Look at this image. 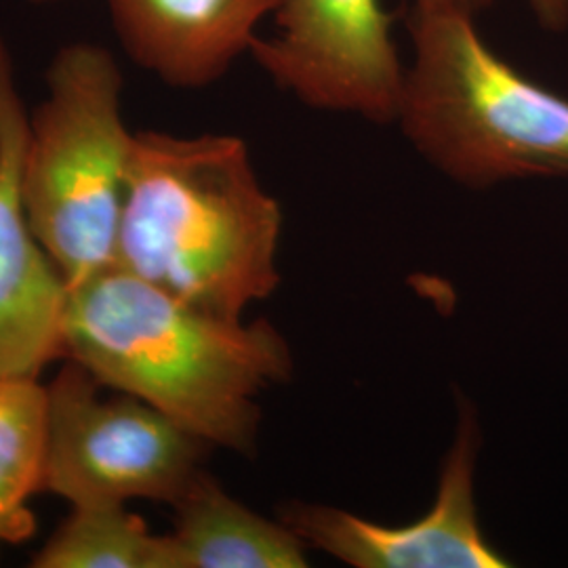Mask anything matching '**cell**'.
I'll use <instances>...</instances> for the list:
<instances>
[{
  "instance_id": "cell-1",
  "label": "cell",
  "mask_w": 568,
  "mask_h": 568,
  "mask_svg": "<svg viewBox=\"0 0 568 568\" xmlns=\"http://www.w3.org/2000/svg\"><path fill=\"white\" fill-rule=\"evenodd\" d=\"M65 358L241 455L257 445V398L293 373L288 342L272 323L209 314L116 265L70 286Z\"/></svg>"
},
{
  "instance_id": "cell-2",
  "label": "cell",
  "mask_w": 568,
  "mask_h": 568,
  "mask_svg": "<svg viewBox=\"0 0 568 568\" xmlns=\"http://www.w3.org/2000/svg\"><path fill=\"white\" fill-rule=\"evenodd\" d=\"M283 211L236 135L140 131L114 265L209 314L241 321L281 284Z\"/></svg>"
},
{
  "instance_id": "cell-3",
  "label": "cell",
  "mask_w": 568,
  "mask_h": 568,
  "mask_svg": "<svg viewBox=\"0 0 568 568\" xmlns=\"http://www.w3.org/2000/svg\"><path fill=\"white\" fill-rule=\"evenodd\" d=\"M474 13L415 0L413 58L396 122L436 171L459 185L568 175V100L530 81L480 37Z\"/></svg>"
},
{
  "instance_id": "cell-4",
  "label": "cell",
  "mask_w": 568,
  "mask_h": 568,
  "mask_svg": "<svg viewBox=\"0 0 568 568\" xmlns=\"http://www.w3.org/2000/svg\"><path fill=\"white\" fill-rule=\"evenodd\" d=\"M122 72L91 42L65 44L47 70V95L28 114L23 204L68 286L116 260L133 138L122 116Z\"/></svg>"
},
{
  "instance_id": "cell-5",
  "label": "cell",
  "mask_w": 568,
  "mask_h": 568,
  "mask_svg": "<svg viewBox=\"0 0 568 568\" xmlns=\"http://www.w3.org/2000/svg\"><path fill=\"white\" fill-rule=\"evenodd\" d=\"M103 389L68 358L44 386L41 493L70 506L135 499L173 506L203 474L213 447L163 410Z\"/></svg>"
},
{
  "instance_id": "cell-6",
  "label": "cell",
  "mask_w": 568,
  "mask_h": 568,
  "mask_svg": "<svg viewBox=\"0 0 568 568\" xmlns=\"http://www.w3.org/2000/svg\"><path fill=\"white\" fill-rule=\"evenodd\" d=\"M274 23L248 53L278 89L314 110L396 122L406 65L382 0H281Z\"/></svg>"
},
{
  "instance_id": "cell-7",
  "label": "cell",
  "mask_w": 568,
  "mask_h": 568,
  "mask_svg": "<svg viewBox=\"0 0 568 568\" xmlns=\"http://www.w3.org/2000/svg\"><path fill=\"white\" fill-rule=\"evenodd\" d=\"M480 426L476 410L459 408L455 438L443 459L426 516L387 527L347 509L291 501L278 518L307 549L354 568H506V556L488 544L476 506Z\"/></svg>"
},
{
  "instance_id": "cell-8",
  "label": "cell",
  "mask_w": 568,
  "mask_h": 568,
  "mask_svg": "<svg viewBox=\"0 0 568 568\" xmlns=\"http://www.w3.org/2000/svg\"><path fill=\"white\" fill-rule=\"evenodd\" d=\"M28 114L0 37V382H41L63 361L70 286L37 239L21 190Z\"/></svg>"
},
{
  "instance_id": "cell-9",
  "label": "cell",
  "mask_w": 568,
  "mask_h": 568,
  "mask_svg": "<svg viewBox=\"0 0 568 568\" xmlns=\"http://www.w3.org/2000/svg\"><path fill=\"white\" fill-rule=\"evenodd\" d=\"M126 55L173 89L220 81L281 0H105Z\"/></svg>"
},
{
  "instance_id": "cell-10",
  "label": "cell",
  "mask_w": 568,
  "mask_h": 568,
  "mask_svg": "<svg viewBox=\"0 0 568 568\" xmlns=\"http://www.w3.org/2000/svg\"><path fill=\"white\" fill-rule=\"evenodd\" d=\"M171 508L175 568L307 567L304 541L281 518L246 508L206 469Z\"/></svg>"
},
{
  "instance_id": "cell-11",
  "label": "cell",
  "mask_w": 568,
  "mask_h": 568,
  "mask_svg": "<svg viewBox=\"0 0 568 568\" xmlns=\"http://www.w3.org/2000/svg\"><path fill=\"white\" fill-rule=\"evenodd\" d=\"M34 556V568H175L169 535H156L129 504L70 506Z\"/></svg>"
},
{
  "instance_id": "cell-12",
  "label": "cell",
  "mask_w": 568,
  "mask_h": 568,
  "mask_svg": "<svg viewBox=\"0 0 568 568\" xmlns=\"http://www.w3.org/2000/svg\"><path fill=\"white\" fill-rule=\"evenodd\" d=\"M42 403L41 382H0V548L37 532L30 501L41 493Z\"/></svg>"
},
{
  "instance_id": "cell-13",
  "label": "cell",
  "mask_w": 568,
  "mask_h": 568,
  "mask_svg": "<svg viewBox=\"0 0 568 568\" xmlns=\"http://www.w3.org/2000/svg\"><path fill=\"white\" fill-rule=\"evenodd\" d=\"M530 11L544 28L562 32L568 28V0H527Z\"/></svg>"
},
{
  "instance_id": "cell-14",
  "label": "cell",
  "mask_w": 568,
  "mask_h": 568,
  "mask_svg": "<svg viewBox=\"0 0 568 568\" xmlns=\"http://www.w3.org/2000/svg\"><path fill=\"white\" fill-rule=\"evenodd\" d=\"M445 2L457 4V7H462V9H466V11L476 16L478 11H483V9L490 7L495 0H445Z\"/></svg>"
},
{
  "instance_id": "cell-15",
  "label": "cell",
  "mask_w": 568,
  "mask_h": 568,
  "mask_svg": "<svg viewBox=\"0 0 568 568\" xmlns=\"http://www.w3.org/2000/svg\"><path fill=\"white\" fill-rule=\"evenodd\" d=\"M30 2H37V4H39V2H55V0H30Z\"/></svg>"
}]
</instances>
